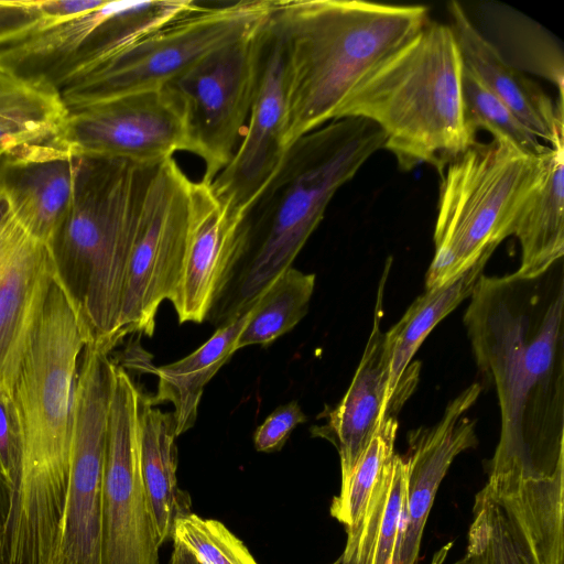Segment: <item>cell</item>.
<instances>
[{
    "mask_svg": "<svg viewBox=\"0 0 564 564\" xmlns=\"http://www.w3.org/2000/svg\"><path fill=\"white\" fill-rule=\"evenodd\" d=\"M464 324L478 369L497 391L500 437L489 474L564 468V269L481 274Z\"/></svg>",
    "mask_w": 564,
    "mask_h": 564,
    "instance_id": "cell-1",
    "label": "cell"
},
{
    "mask_svg": "<svg viewBox=\"0 0 564 564\" xmlns=\"http://www.w3.org/2000/svg\"><path fill=\"white\" fill-rule=\"evenodd\" d=\"M91 336L55 274L13 390L22 457L0 564H51L57 550L72 467L74 391Z\"/></svg>",
    "mask_w": 564,
    "mask_h": 564,
    "instance_id": "cell-2",
    "label": "cell"
},
{
    "mask_svg": "<svg viewBox=\"0 0 564 564\" xmlns=\"http://www.w3.org/2000/svg\"><path fill=\"white\" fill-rule=\"evenodd\" d=\"M284 53L283 144L336 120L360 82L430 21L425 6L356 0H276Z\"/></svg>",
    "mask_w": 564,
    "mask_h": 564,
    "instance_id": "cell-3",
    "label": "cell"
},
{
    "mask_svg": "<svg viewBox=\"0 0 564 564\" xmlns=\"http://www.w3.org/2000/svg\"><path fill=\"white\" fill-rule=\"evenodd\" d=\"M384 142L383 131L372 121L344 117L286 149L243 215L241 253L234 270L239 274L225 322L246 313L262 290L292 267L336 192Z\"/></svg>",
    "mask_w": 564,
    "mask_h": 564,
    "instance_id": "cell-4",
    "label": "cell"
},
{
    "mask_svg": "<svg viewBox=\"0 0 564 564\" xmlns=\"http://www.w3.org/2000/svg\"><path fill=\"white\" fill-rule=\"evenodd\" d=\"M462 75L451 25L430 20L360 82L336 119L372 121L402 170L430 164L442 176L476 141L465 118Z\"/></svg>",
    "mask_w": 564,
    "mask_h": 564,
    "instance_id": "cell-5",
    "label": "cell"
},
{
    "mask_svg": "<svg viewBox=\"0 0 564 564\" xmlns=\"http://www.w3.org/2000/svg\"><path fill=\"white\" fill-rule=\"evenodd\" d=\"M158 165L79 156L67 213L48 245L56 275L80 312L91 340L116 347L128 260Z\"/></svg>",
    "mask_w": 564,
    "mask_h": 564,
    "instance_id": "cell-6",
    "label": "cell"
},
{
    "mask_svg": "<svg viewBox=\"0 0 564 564\" xmlns=\"http://www.w3.org/2000/svg\"><path fill=\"white\" fill-rule=\"evenodd\" d=\"M542 156L532 158L492 139L475 141L442 175L434 229L435 253L425 289L441 286L488 260L512 236L519 212L535 185Z\"/></svg>",
    "mask_w": 564,
    "mask_h": 564,
    "instance_id": "cell-7",
    "label": "cell"
},
{
    "mask_svg": "<svg viewBox=\"0 0 564 564\" xmlns=\"http://www.w3.org/2000/svg\"><path fill=\"white\" fill-rule=\"evenodd\" d=\"M275 1L241 0L220 6L195 2L62 90L68 111L163 88L206 55L260 29L271 17Z\"/></svg>",
    "mask_w": 564,
    "mask_h": 564,
    "instance_id": "cell-8",
    "label": "cell"
},
{
    "mask_svg": "<svg viewBox=\"0 0 564 564\" xmlns=\"http://www.w3.org/2000/svg\"><path fill=\"white\" fill-rule=\"evenodd\" d=\"M268 21L206 55L164 86L182 108L189 153L203 161L202 180L208 183L230 162L248 122Z\"/></svg>",
    "mask_w": 564,
    "mask_h": 564,
    "instance_id": "cell-9",
    "label": "cell"
},
{
    "mask_svg": "<svg viewBox=\"0 0 564 564\" xmlns=\"http://www.w3.org/2000/svg\"><path fill=\"white\" fill-rule=\"evenodd\" d=\"M88 341L80 355L73 415L70 477L57 550L51 564H101L104 465L116 362Z\"/></svg>",
    "mask_w": 564,
    "mask_h": 564,
    "instance_id": "cell-10",
    "label": "cell"
},
{
    "mask_svg": "<svg viewBox=\"0 0 564 564\" xmlns=\"http://www.w3.org/2000/svg\"><path fill=\"white\" fill-rule=\"evenodd\" d=\"M192 183L174 158L153 173L126 271L120 313L124 336H152L159 306L174 294L186 248Z\"/></svg>",
    "mask_w": 564,
    "mask_h": 564,
    "instance_id": "cell-11",
    "label": "cell"
},
{
    "mask_svg": "<svg viewBox=\"0 0 564 564\" xmlns=\"http://www.w3.org/2000/svg\"><path fill=\"white\" fill-rule=\"evenodd\" d=\"M140 390L116 364L104 465L101 564H159L139 462Z\"/></svg>",
    "mask_w": 564,
    "mask_h": 564,
    "instance_id": "cell-12",
    "label": "cell"
},
{
    "mask_svg": "<svg viewBox=\"0 0 564 564\" xmlns=\"http://www.w3.org/2000/svg\"><path fill=\"white\" fill-rule=\"evenodd\" d=\"M61 144L78 156L159 165L189 152L182 108L164 87L69 110Z\"/></svg>",
    "mask_w": 564,
    "mask_h": 564,
    "instance_id": "cell-13",
    "label": "cell"
},
{
    "mask_svg": "<svg viewBox=\"0 0 564 564\" xmlns=\"http://www.w3.org/2000/svg\"><path fill=\"white\" fill-rule=\"evenodd\" d=\"M285 79L283 47L270 17L247 129L228 165L210 183L216 197L242 216L286 151L283 144Z\"/></svg>",
    "mask_w": 564,
    "mask_h": 564,
    "instance_id": "cell-14",
    "label": "cell"
},
{
    "mask_svg": "<svg viewBox=\"0 0 564 564\" xmlns=\"http://www.w3.org/2000/svg\"><path fill=\"white\" fill-rule=\"evenodd\" d=\"M242 219L216 197L210 183L193 181L185 254L170 300L180 324L202 323L219 302L240 258Z\"/></svg>",
    "mask_w": 564,
    "mask_h": 564,
    "instance_id": "cell-15",
    "label": "cell"
},
{
    "mask_svg": "<svg viewBox=\"0 0 564 564\" xmlns=\"http://www.w3.org/2000/svg\"><path fill=\"white\" fill-rule=\"evenodd\" d=\"M56 269L47 243L10 209L0 224V392L13 395L21 364Z\"/></svg>",
    "mask_w": 564,
    "mask_h": 564,
    "instance_id": "cell-16",
    "label": "cell"
},
{
    "mask_svg": "<svg viewBox=\"0 0 564 564\" xmlns=\"http://www.w3.org/2000/svg\"><path fill=\"white\" fill-rule=\"evenodd\" d=\"M389 265L390 261L378 289L372 329L351 383L339 403L328 412L327 423L313 430L314 434L328 438L337 447L341 484L349 477L380 425L389 417H397L420 377V369L415 370L394 394L390 390V368L381 329Z\"/></svg>",
    "mask_w": 564,
    "mask_h": 564,
    "instance_id": "cell-17",
    "label": "cell"
},
{
    "mask_svg": "<svg viewBox=\"0 0 564 564\" xmlns=\"http://www.w3.org/2000/svg\"><path fill=\"white\" fill-rule=\"evenodd\" d=\"M480 391L481 386L473 383L447 405L435 425L409 433L405 499L393 564H416L427 517L443 478L457 455L477 445L475 421L464 413Z\"/></svg>",
    "mask_w": 564,
    "mask_h": 564,
    "instance_id": "cell-18",
    "label": "cell"
},
{
    "mask_svg": "<svg viewBox=\"0 0 564 564\" xmlns=\"http://www.w3.org/2000/svg\"><path fill=\"white\" fill-rule=\"evenodd\" d=\"M484 489L523 564H564V468L544 477L489 474Z\"/></svg>",
    "mask_w": 564,
    "mask_h": 564,
    "instance_id": "cell-19",
    "label": "cell"
},
{
    "mask_svg": "<svg viewBox=\"0 0 564 564\" xmlns=\"http://www.w3.org/2000/svg\"><path fill=\"white\" fill-rule=\"evenodd\" d=\"M79 156L45 145L0 160V191L17 220L50 245L74 193Z\"/></svg>",
    "mask_w": 564,
    "mask_h": 564,
    "instance_id": "cell-20",
    "label": "cell"
},
{
    "mask_svg": "<svg viewBox=\"0 0 564 564\" xmlns=\"http://www.w3.org/2000/svg\"><path fill=\"white\" fill-rule=\"evenodd\" d=\"M448 12L464 68L501 100L538 139L547 142L549 147L563 139V94L554 104L535 82L507 63L458 2L451 1Z\"/></svg>",
    "mask_w": 564,
    "mask_h": 564,
    "instance_id": "cell-21",
    "label": "cell"
},
{
    "mask_svg": "<svg viewBox=\"0 0 564 564\" xmlns=\"http://www.w3.org/2000/svg\"><path fill=\"white\" fill-rule=\"evenodd\" d=\"M139 462L158 543L172 540L176 520L191 512V500L177 486L176 423L140 391L138 403Z\"/></svg>",
    "mask_w": 564,
    "mask_h": 564,
    "instance_id": "cell-22",
    "label": "cell"
},
{
    "mask_svg": "<svg viewBox=\"0 0 564 564\" xmlns=\"http://www.w3.org/2000/svg\"><path fill=\"white\" fill-rule=\"evenodd\" d=\"M68 112L61 91L48 80L0 65V160L39 147L63 148Z\"/></svg>",
    "mask_w": 564,
    "mask_h": 564,
    "instance_id": "cell-23",
    "label": "cell"
},
{
    "mask_svg": "<svg viewBox=\"0 0 564 564\" xmlns=\"http://www.w3.org/2000/svg\"><path fill=\"white\" fill-rule=\"evenodd\" d=\"M521 248L516 271L524 278L544 273L564 254V138L542 156L539 178L517 217L513 234Z\"/></svg>",
    "mask_w": 564,
    "mask_h": 564,
    "instance_id": "cell-24",
    "label": "cell"
},
{
    "mask_svg": "<svg viewBox=\"0 0 564 564\" xmlns=\"http://www.w3.org/2000/svg\"><path fill=\"white\" fill-rule=\"evenodd\" d=\"M248 317L249 310L225 322L192 354L152 370L159 383L156 395L151 399L154 404H173L177 436L194 426L204 388L236 351L237 339Z\"/></svg>",
    "mask_w": 564,
    "mask_h": 564,
    "instance_id": "cell-25",
    "label": "cell"
},
{
    "mask_svg": "<svg viewBox=\"0 0 564 564\" xmlns=\"http://www.w3.org/2000/svg\"><path fill=\"white\" fill-rule=\"evenodd\" d=\"M488 260H481L447 283L427 289L384 333L390 368V390L394 394L420 364L411 359L432 329L465 299L469 297Z\"/></svg>",
    "mask_w": 564,
    "mask_h": 564,
    "instance_id": "cell-26",
    "label": "cell"
},
{
    "mask_svg": "<svg viewBox=\"0 0 564 564\" xmlns=\"http://www.w3.org/2000/svg\"><path fill=\"white\" fill-rule=\"evenodd\" d=\"M405 484L404 457L394 453L382 469L362 517L346 530L344 552L333 564H393Z\"/></svg>",
    "mask_w": 564,
    "mask_h": 564,
    "instance_id": "cell-27",
    "label": "cell"
},
{
    "mask_svg": "<svg viewBox=\"0 0 564 564\" xmlns=\"http://www.w3.org/2000/svg\"><path fill=\"white\" fill-rule=\"evenodd\" d=\"M315 274L293 267L283 271L252 302L235 350L268 346L294 328L308 311Z\"/></svg>",
    "mask_w": 564,
    "mask_h": 564,
    "instance_id": "cell-28",
    "label": "cell"
},
{
    "mask_svg": "<svg viewBox=\"0 0 564 564\" xmlns=\"http://www.w3.org/2000/svg\"><path fill=\"white\" fill-rule=\"evenodd\" d=\"M462 93L466 122L476 135L484 129L492 139L505 142L520 153L540 158L549 150L538 137L496 96L463 66Z\"/></svg>",
    "mask_w": 564,
    "mask_h": 564,
    "instance_id": "cell-29",
    "label": "cell"
},
{
    "mask_svg": "<svg viewBox=\"0 0 564 564\" xmlns=\"http://www.w3.org/2000/svg\"><path fill=\"white\" fill-rule=\"evenodd\" d=\"M398 426L397 417H389L380 425L349 477L340 485L339 495L334 497L330 514L346 530L362 517L382 469L394 454Z\"/></svg>",
    "mask_w": 564,
    "mask_h": 564,
    "instance_id": "cell-30",
    "label": "cell"
},
{
    "mask_svg": "<svg viewBox=\"0 0 564 564\" xmlns=\"http://www.w3.org/2000/svg\"><path fill=\"white\" fill-rule=\"evenodd\" d=\"M172 539L191 551L200 564H258L225 524L192 512L176 520Z\"/></svg>",
    "mask_w": 564,
    "mask_h": 564,
    "instance_id": "cell-31",
    "label": "cell"
},
{
    "mask_svg": "<svg viewBox=\"0 0 564 564\" xmlns=\"http://www.w3.org/2000/svg\"><path fill=\"white\" fill-rule=\"evenodd\" d=\"M473 513L466 552L453 564H523L499 507L484 488L475 496Z\"/></svg>",
    "mask_w": 564,
    "mask_h": 564,
    "instance_id": "cell-32",
    "label": "cell"
},
{
    "mask_svg": "<svg viewBox=\"0 0 564 564\" xmlns=\"http://www.w3.org/2000/svg\"><path fill=\"white\" fill-rule=\"evenodd\" d=\"M56 22L44 12L43 0H0V48Z\"/></svg>",
    "mask_w": 564,
    "mask_h": 564,
    "instance_id": "cell-33",
    "label": "cell"
},
{
    "mask_svg": "<svg viewBox=\"0 0 564 564\" xmlns=\"http://www.w3.org/2000/svg\"><path fill=\"white\" fill-rule=\"evenodd\" d=\"M22 457L21 427L13 395L0 392V479L13 489Z\"/></svg>",
    "mask_w": 564,
    "mask_h": 564,
    "instance_id": "cell-34",
    "label": "cell"
},
{
    "mask_svg": "<svg viewBox=\"0 0 564 564\" xmlns=\"http://www.w3.org/2000/svg\"><path fill=\"white\" fill-rule=\"evenodd\" d=\"M306 421V415L296 401L278 406L259 425L253 434V444L258 452L280 451L295 427Z\"/></svg>",
    "mask_w": 564,
    "mask_h": 564,
    "instance_id": "cell-35",
    "label": "cell"
},
{
    "mask_svg": "<svg viewBox=\"0 0 564 564\" xmlns=\"http://www.w3.org/2000/svg\"><path fill=\"white\" fill-rule=\"evenodd\" d=\"M106 0H43L44 12L62 21L86 14L100 8Z\"/></svg>",
    "mask_w": 564,
    "mask_h": 564,
    "instance_id": "cell-36",
    "label": "cell"
},
{
    "mask_svg": "<svg viewBox=\"0 0 564 564\" xmlns=\"http://www.w3.org/2000/svg\"><path fill=\"white\" fill-rule=\"evenodd\" d=\"M12 505V488L0 479V536L7 524Z\"/></svg>",
    "mask_w": 564,
    "mask_h": 564,
    "instance_id": "cell-37",
    "label": "cell"
},
{
    "mask_svg": "<svg viewBox=\"0 0 564 564\" xmlns=\"http://www.w3.org/2000/svg\"><path fill=\"white\" fill-rule=\"evenodd\" d=\"M174 547L169 564H200L194 554L180 543Z\"/></svg>",
    "mask_w": 564,
    "mask_h": 564,
    "instance_id": "cell-38",
    "label": "cell"
},
{
    "mask_svg": "<svg viewBox=\"0 0 564 564\" xmlns=\"http://www.w3.org/2000/svg\"><path fill=\"white\" fill-rule=\"evenodd\" d=\"M452 544L453 543L449 542L444 547H442L437 553H435L431 564H443L445 558H446V556H447L448 551L452 547Z\"/></svg>",
    "mask_w": 564,
    "mask_h": 564,
    "instance_id": "cell-39",
    "label": "cell"
},
{
    "mask_svg": "<svg viewBox=\"0 0 564 564\" xmlns=\"http://www.w3.org/2000/svg\"><path fill=\"white\" fill-rule=\"evenodd\" d=\"M8 210H9L8 202L4 197V195L0 191V224L3 220V218L6 217Z\"/></svg>",
    "mask_w": 564,
    "mask_h": 564,
    "instance_id": "cell-40",
    "label": "cell"
}]
</instances>
